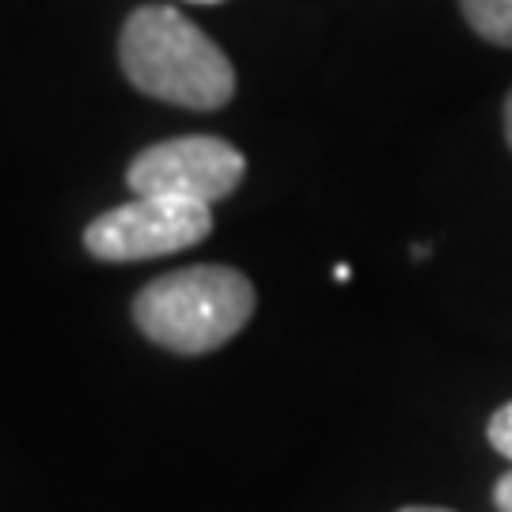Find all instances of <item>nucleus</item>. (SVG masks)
Wrapping results in <instances>:
<instances>
[{
  "instance_id": "f257e3e1",
  "label": "nucleus",
  "mask_w": 512,
  "mask_h": 512,
  "mask_svg": "<svg viewBox=\"0 0 512 512\" xmlns=\"http://www.w3.org/2000/svg\"><path fill=\"white\" fill-rule=\"evenodd\" d=\"M118 57L137 92L186 110H217L236 92L232 61L179 8L145 4L126 19Z\"/></svg>"
},
{
  "instance_id": "f03ea898",
  "label": "nucleus",
  "mask_w": 512,
  "mask_h": 512,
  "mask_svg": "<svg viewBox=\"0 0 512 512\" xmlns=\"http://www.w3.org/2000/svg\"><path fill=\"white\" fill-rule=\"evenodd\" d=\"M255 315V285L232 266H186L148 281L133 300V319L148 342L171 353H213Z\"/></svg>"
},
{
  "instance_id": "7ed1b4c3",
  "label": "nucleus",
  "mask_w": 512,
  "mask_h": 512,
  "mask_svg": "<svg viewBox=\"0 0 512 512\" xmlns=\"http://www.w3.org/2000/svg\"><path fill=\"white\" fill-rule=\"evenodd\" d=\"M213 232V209L183 198L145 194L107 209L84 228V247L99 262H145L186 251Z\"/></svg>"
},
{
  "instance_id": "20e7f679",
  "label": "nucleus",
  "mask_w": 512,
  "mask_h": 512,
  "mask_svg": "<svg viewBox=\"0 0 512 512\" xmlns=\"http://www.w3.org/2000/svg\"><path fill=\"white\" fill-rule=\"evenodd\" d=\"M243 175L247 160L236 145L220 137H175L145 148L129 164L126 183L129 190H137V198L164 194L213 209V202H224L232 190H239Z\"/></svg>"
},
{
  "instance_id": "39448f33",
  "label": "nucleus",
  "mask_w": 512,
  "mask_h": 512,
  "mask_svg": "<svg viewBox=\"0 0 512 512\" xmlns=\"http://www.w3.org/2000/svg\"><path fill=\"white\" fill-rule=\"evenodd\" d=\"M471 31L494 46H512V0H459Z\"/></svg>"
},
{
  "instance_id": "423d86ee",
  "label": "nucleus",
  "mask_w": 512,
  "mask_h": 512,
  "mask_svg": "<svg viewBox=\"0 0 512 512\" xmlns=\"http://www.w3.org/2000/svg\"><path fill=\"white\" fill-rule=\"evenodd\" d=\"M486 437H490V444H494L501 456L512 459V403H505L494 418H490V425H486Z\"/></svg>"
},
{
  "instance_id": "0eeeda50",
  "label": "nucleus",
  "mask_w": 512,
  "mask_h": 512,
  "mask_svg": "<svg viewBox=\"0 0 512 512\" xmlns=\"http://www.w3.org/2000/svg\"><path fill=\"white\" fill-rule=\"evenodd\" d=\"M494 505H497V512H512V471H505V475L497 478Z\"/></svg>"
},
{
  "instance_id": "6e6552de",
  "label": "nucleus",
  "mask_w": 512,
  "mask_h": 512,
  "mask_svg": "<svg viewBox=\"0 0 512 512\" xmlns=\"http://www.w3.org/2000/svg\"><path fill=\"white\" fill-rule=\"evenodd\" d=\"M505 137H509V148H512V92L505 99Z\"/></svg>"
},
{
  "instance_id": "1a4fd4ad",
  "label": "nucleus",
  "mask_w": 512,
  "mask_h": 512,
  "mask_svg": "<svg viewBox=\"0 0 512 512\" xmlns=\"http://www.w3.org/2000/svg\"><path fill=\"white\" fill-rule=\"evenodd\" d=\"M399 512H452V509H437V505H410V509H399Z\"/></svg>"
},
{
  "instance_id": "9d476101",
  "label": "nucleus",
  "mask_w": 512,
  "mask_h": 512,
  "mask_svg": "<svg viewBox=\"0 0 512 512\" xmlns=\"http://www.w3.org/2000/svg\"><path fill=\"white\" fill-rule=\"evenodd\" d=\"M186 4H220V0H186Z\"/></svg>"
}]
</instances>
